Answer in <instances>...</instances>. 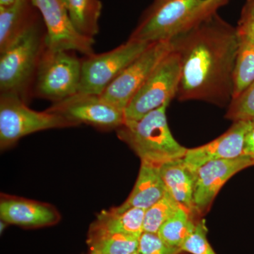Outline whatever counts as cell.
Listing matches in <instances>:
<instances>
[{
  "label": "cell",
  "mask_w": 254,
  "mask_h": 254,
  "mask_svg": "<svg viewBox=\"0 0 254 254\" xmlns=\"http://www.w3.org/2000/svg\"><path fill=\"white\" fill-rule=\"evenodd\" d=\"M172 42L181 60L178 99L231 102L240 45L237 28L216 13Z\"/></svg>",
  "instance_id": "obj_1"
},
{
  "label": "cell",
  "mask_w": 254,
  "mask_h": 254,
  "mask_svg": "<svg viewBox=\"0 0 254 254\" xmlns=\"http://www.w3.org/2000/svg\"><path fill=\"white\" fill-rule=\"evenodd\" d=\"M224 5L221 0H154L129 39L148 43L173 41L216 14Z\"/></svg>",
  "instance_id": "obj_2"
},
{
  "label": "cell",
  "mask_w": 254,
  "mask_h": 254,
  "mask_svg": "<svg viewBox=\"0 0 254 254\" xmlns=\"http://www.w3.org/2000/svg\"><path fill=\"white\" fill-rule=\"evenodd\" d=\"M46 36L41 16L12 46L0 53L1 94L17 95L26 102L46 48Z\"/></svg>",
  "instance_id": "obj_3"
},
{
  "label": "cell",
  "mask_w": 254,
  "mask_h": 254,
  "mask_svg": "<svg viewBox=\"0 0 254 254\" xmlns=\"http://www.w3.org/2000/svg\"><path fill=\"white\" fill-rule=\"evenodd\" d=\"M168 106L163 105L136 121L126 122L117 129L119 138L136 153L141 162L157 167L184 158L187 151L170 131L166 116Z\"/></svg>",
  "instance_id": "obj_4"
},
{
  "label": "cell",
  "mask_w": 254,
  "mask_h": 254,
  "mask_svg": "<svg viewBox=\"0 0 254 254\" xmlns=\"http://www.w3.org/2000/svg\"><path fill=\"white\" fill-rule=\"evenodd\" d=\"M76 125L63 115L52 112L31 109L26 102L15 95H0V147L1 150L13 146L23 137L52 128H66Z\"/></svg>",
  "instance_id": "obj_5"
},
{
  "label": "cell",
  "mask_w": 254,
  "mask_h": 254,
  "mask_svg": "<svg viewBox=\"0 0 254 254\" xmlns=\"http://www.w3.org/2000/svg\"><path fill=\"white\" fill-rule=\"evenodd\" d=\"M81 60L69 51L46 48L38 64L33 84L36 96L58 103L79 91Z\"/></svg>",
  "instance_id": "obj_6"
},
{
  "label": "cell",
  "mask_w": 254,
  "mask_h": 254,
  "mask_svg": "<svg viewBox=\"0 0 254 254\" xmlns=\"http://www.w3.org/2000/svg\"><path fill=\"white\" fill-rule=\"evenodd\" d=\"M181 78V60L174 49L138 90L125 109L126 122L136 121L147 114L169 105L177 96Z\"/></svg>",
  "instance_id": "obj_7"
},
{
  "label": "cell",
  "mask_w": 254,
  "mask_h": 254,
  "mask_svg": "<svg viewBox=\"0 0 254 254\" xmlns=\"http://www.w3.org/2000/svg\"><path fill=\"white\" fill-rule=\"evenodd\" d=\"M151 43L128 39L113 50L86 56L81 60L78 93L101 95L119 75Z\"/></svg>",
  "instance_id": "obj_8"
},
{
  "label": "cell",
  "mask_w": 254,
  "mask_h": 254,
  "mask_svg": "<svg viewBox=\"0 0 254 254\" xmlns=\"http://www.w3.org/2000/svg\"><path fill=\"white\" fill-rule=\"evenodd\" d=\"M173 50L172 41L151 43L100 95L108 103L125 110L151 73Z\"/></svg>",
  "instance_id": "obj_9"
},
{
  "label": "cell",
  "mask_w": 254,
  "mask_h": 254,
  "mask_svg": "<svg viewBox=\"0 0 254 254\" xmlns=\"http://www.w3.org/2000/svg\"><path fill=\"white\" fill-rule=\"evenodd\" d=\"M41 14L46 30V44L55 51L94 54V38L81 34L75 28L63 0H31Z\"/></svg>",
  "instance_id": "obj_10"
},
{
  "label": "cell",
  "mask_w": 254,
  "mask_h": 254,
  "mask_svg": "<svg viewBox=\"0 0 254 254\" xmlns=\"http://www.w3.org/2000/svg\"><path fill=\"white\" fill-rule=\"evenodd\" d=\"M47 110L63 115L76 126L86 124L99 129L117 130L126 123L125 110L99 95L78 93L53 103Z\"/></svg>",
  "instance_id": "obj_11"
},
{
  "label": "cell",
  "mask_w": 254,
  "mask_h": 254,
  "mask_svg": "<svg viewBox=\"0 0 254 254\" xmlns=\"http://www.w3.org/2000/svg\"><path fill=\"white\" fill-rule=\"evenodd\" d=\"M254 165L248 157L213 160L195 172L193 203L195 212L201 213L208 208L220 189L232 176L244 169Z\"/></svg>",
  "instance_id": "obj_12"
},
{
  "label": "cell",
  "mask_w": 254,
  "mask_h": 254,
  "mask_svg": "<svg viewBox=\"0 0 254 254\" xmlns=\"http://www.w3.org/2000/svg\"><path fill=\"white\" fill-rule=\"evenodd\" d=\"M252 120L234 122L225 133L207 144L187 149L184 157L185 163L195 173L200 167L213 160L235 159L242 156L246 135Z\"/></svg>",
  "instance_id": "obj_13"
},
{
  "label": "cell",
  "mask_w": 254,
  "mask_h": 254,
  "mask_svg": "<svg viewBox=\"0 0 254 254\" xmlns=\"http://www.w3.org/2000/svg\"><path fill=\"white\" fill-rule=\"evenodd\" d=\"M0 217L6 223L24 227L51 226L60 220L53 205L5 194L1 195Z\"/></svg>",
  "instance_id": "obj_14"
},
{
  "label": "cell",
  "mask_w": 254,
  "mask_h": 254,
  "mask_svg": "<svg viewBox=\"0 0 254 254\" xmlns=\"http://www.w3.org/2000/svg\"><path fill=\"white\" fill-rule=\"evenodd\" d=\"M41 18L31 0H16L0 6V53L18 41Z\"/></svg>",
  "instance_id": "obj_15"
},
{
  "label": "cell",
  "mask_w": 254,
  "mask_h": 254,
  "mask_svg": "<svg viewBox=\"0 0 254 254\" xmlns=\"http://www.w3.org/2000/svg\"><path fill=\"white\" fill-rule=\"evenodd\" d=\"M166 192L159 167L141 162L138 178L131 193L123 204L115 208L118 211L132 208L147 210L161 199Z\"/></svg>",
  "instance_id": "obj_16"
},
{
  "label": "cell",
  "mask_w": 254,
  "mask_h": 254,
  "mask_svg": "<svg viewBox=\"0 0 254 254\" xmlns=\"http://www.w3.org/2000/svg\"><path fill=\"white\" fill-rule=\"evenodd\" d=\"M167 191L190 213L195 211L193 203L195 173L185 163L184 158L170 160L159 167Z\"/></svg>",
  "instance_id": "obj_17"
},
{
  "label": "cell",
  "mask_w": 254,
  "mask_h": 254,
  "mask_svg": "<svg viewBox=\"0 0 254 254\" xmlns=\"http://www.w3.org/2000/svg\"><path fill=\"white\" fill-rule=\"evenodd\" d=\"M140 237L105 230L92 224L88 235L90 252L96 254H132L138 252Z\"/></svg>",
  "instance_id": "obj_18"
},
{
  "label": "cell",
  "mask_w": 254,
  "mask_h": 254,
  "mask_svg": "<svg viewBox=\"0 0 254 254\" xmlns=\"http://www.w3.org/2000/svg\"><path fill=\"white\" fill-rule=\"evenodd\" d=\"M145 212L143 209L136 208L124 211L111 208L98 214L93 224L109 231L141 237L143 232Z\"/></svg>",
  "instance_id": "obj_19"
},
{
  "label": "cell",
  "mask_w": 254,
  "mask_h": 254,
  "mask_svg": "<svg viewBox=\"0 0 254 254\" xmlns=\"http://www.w3.org/2000/svg\"><path fill=\"white\" fill-rule=\"evenodd\" d=\"M69 17L81 34L94 38L99 33L103 4L100 0H63Z\"/></svg>",
  "instance_id": "obj_20"
},
{
  "label": "cell",
  "mask_w": 254,
  "mask_h": 254,
  "mask_svg": "<svg viewBox=\"0 0 254 254\" xmlns=\"http://www.w3.org/2000/svg\"><path fill=\"white\" fill-rule=\"evenodd\" d=\"M254 82V43L240 36V45L234 68L232 99L242 94Z\"/></svg>",
  "instance_id": "obj_21"
},
{
  "label": "cell",
  "mask_w": 254,
  "mask_h": 254,
  "mask_svg": "<svg viewBox=\"0 0 254 254\" xmlns=\"http://www.w3.org/2000/svg\"><path fill=\"white\" fill-rule=\"evenodd\" d=\"M190 210L181 205L160 227L158 236L167 245L181 250L184 242L195 229V224L190 218Z\"/></svg>",
  "instance_id": "obj_22"
},
{
  "label": "cell",
  "mask_w": 254,
  "mask_h": 254,
  "mask_svg": "<svg viewBox=\"0 0 254 254\" xmlns=\"http://www.w3.org/2000/svg\"><path fill=\"white\" fill-rule=\"evenodd\" d=\"M180 206L167 191L161 199L145 210L143 232L158 234L162 225L176 213Z\"/></svg>",
  "instance_id": "obj_23"
},
{
  "label": "cell",
  "mask_w": 254,
  "mask_h": 254,
  "mask_svg": "<svg viewBox=\"0 0 254 254\" xmlns=\"http://www.w3.org/2000/svg\"><path fill=\"white\" fill-rule=\"evenodd\" d=\"M225 117L234 122L254 120V82L231 100Z\"/></svg>",
  "instance_id": "obj_24"
},
{
  "label": "cell",
  "mask_w": 254,
  "mask_h": 254,
  "mask_svg": "<svg viewBox=\"0 0 254 254\" xmlns=\"http://www.w3.org/2000/svg\"><path fill=\"white\" fill-rule=\"evenodd\" d=\"M181 251L191 254H216L207 239L204 220L195 224L194 230L184 242Z\"/></svg>",
  "instance_id": "obj_25"
},
{
  "label": "cell",
  "mask_w": 254,
  "mask_h": 254,
  "mask_svg": "<svg viewBox=\"0 0 254 254\" xmlns=\"http://www.w3.org/2000/svg\"><path fill=\"white\" fill-rule=\"evenodd\" d=\"M181 250L167 245L158 234L143 232L139 238V254H177Z\"/></svg>",
  "instance_id": "obj_26"
},
{
  "label": "cell",
  "mask_w": 254,
  "mask_h": 254,
  "mask_svg": "<svg viewBox=\"0 0 254 254\" xmlns=\"http://www.w3.org/2000/svg\"><path fill=\"white\" fill-rule=\"evenodd\" d=\"M237 29L239 36L254 43V17L241 18Z\"/></svg>",
  "instance_id": "obj_27"
},
{
  "label": "cell",
  "mask_w": 254,
  "mask_h": 254,
  "mask_svg": "<svg viewBox=\"0 0 254 254\" xmlns=\"http://www.w3.org/2000/svg\"><path fill=\"white\" fill-rule=\"evenodd\" d=\"M243 155L248 157L254 164V120H252L250 129L246 135Z\"/></svg>",
  "instance_id": "obj_28"
},
{
  "label": "cell",
  "mask_w": 254,
  "mask_h": 254,
  "mask_svg": "<svg viewBox=\"0 0 254 254\" xmlns=\"http://www.w3.org/2000/svg\"><path fill=\"white\" fill-rule=\"evenodd\" d=\"M254 17V0H247L242 9L241 18Z\"/></svg>",
  "instance_id": "obj_29"
},
{
  "label": "cell",
  "mask_w": 254,
  "mask_h": 254,
  "mask_svg": "<svg viewBox=\"0 0 254 254\" xmlns=\"http://www.w3.org/2000/svg\"><path fill=\"white\" fill-rule=\"evenodd\" d=\"M16 0H0V6H7L13 4Z\"/></svg>",
  "instance_id": "obj_30"
},
{
  "label": "cell",
  "mask_w": 254,
  "mask_h": 254,
  "mask_svg": "<svg viewBox=\"0 0 254 254\" xmlns=\"http://www.w3.org/2000/svg\"><path fill=\"white\" fill-rule=\"evenodd\" d=\"M6 225H8V223H6L4 220H1V222H0V232H1V233L4 232Z\"/></svg>",
  "instance_id": "obj_31"
},
{
  "label": "cell",
  "mask_w": 254,
  "mask_h": 254,
  "mask_svg": "<svg viewBox=\"0 0 254 254\" xmlns=\"http://www.w3.org/2000/svg\"><path fill=\"white\" fill-rule=\"evenodd\" d=\"M222 2L224 3V4H226L227 2H228L229 0H221Z\"/></svg>",
  "instance_id": "obj_32"
},
{
  "label": "cell",
  "mask_w": 254,
  "mask_h": 254,
  "mask_svg": "<svg viewBox=\"0 0 254 254\" xmlns=\"http://www.w3.org/2000/svg\"><path fill=\"white\" fill-rule=\"evenodd\" d=\"M132 254H138V252H135V253Z\"/></svg>",
  "instance_id": "obj_33"
},
{
  "label": "cell",
  "mask_w": 254,
  "mask_h": 254,
  "mask_svg": "<svg viewBox=\"0 0 254 254\" xmlns=\"http://www.w3.org/2000/svg\"><path fill=\"white\" fill-rule=\"evenodd\" d=\"M96 254L93 253V252H90V253H89V254Z\"/></svg>",
  "instance_id": "obj_34"
}]
</instances>
